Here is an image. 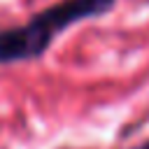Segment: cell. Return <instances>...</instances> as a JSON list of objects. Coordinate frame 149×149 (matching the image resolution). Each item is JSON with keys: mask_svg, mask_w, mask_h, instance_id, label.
Instances as JSON below:
<instances>
[{"mask_svg": "<svg viewBox=\"0 0 149 149\" xmlns=\"http://www.w3.org/2000/svg\"><path fill=\"white\" fill-rule=\"evenodd\" d=\"M114 5L116 0H61L30 16L28 23L0 30V65L40 58L56 35L74 23L107 14Z\"/></svg>", "mask_w": 149, "mask_h": 149, "instance_id": "obj_1", "label": "cell"}, {"mask_svg": "<svg viewBox=\"0 0 149 149\" xmlns=\"http://www.w3.org/2000/svg\"><path fill=\"white\" fill-rule=\"evenodd\" d=\"M133 149H149V140H147V142H142V144H137V147H133Z\"/></svg>", "mask_w": 149, "mask_h": 149, "instance_id": "obj_2", "label": "cell"}]
</instances>
